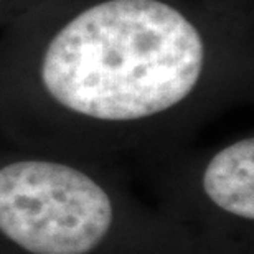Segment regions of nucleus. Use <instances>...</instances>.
Returning <instances> with one entry per match:
<instances>
[{
  "label": "nucleus",
  "mask_w": 254,
  "mask_h": 254,
  "mask_svg": "<svg viewBox=\"0 0 254 254\" xmlns=\"http://www.w3.org/2000/svg\"><path fill=\"white\" fill-rule=\"evenodd\" d=\"M152 205L223 254H254V137L243 135L200 160L157 157Z\"/></svg>",
  "instance_id": "3"
},
{
  "label": "nucleus",
  "mask_w": 254,
  "mask_h": 254,
  "mask_svg": "<svg viewBox=\"0 0 254 254\" xmlns=\"http://www.w3.org/2000/svg\"><path fill=\"white\" fill-rule=\"evenodd\" d=\"M206 60L200 30L174 5L94 3L53 35L27 84L0 91V123L48 154L164 155L210 108Z\"/></svg>",
  "instance_id": "1"
},
{
  "label": "nucleus",
  "mask_w": 254,
  "mask_h": 254,
  "mask_svg": "<svg viewBox=\"0 0 254 254\" xmlns=\"http://www.w3.org/2000/svg\"><path fill=\"white\" fill-rule=\"evenodd\" d=\"M0 254H223L109 164L0 152Z\"/></svg>",
  "instance_id": "2"
}]
</instances>
